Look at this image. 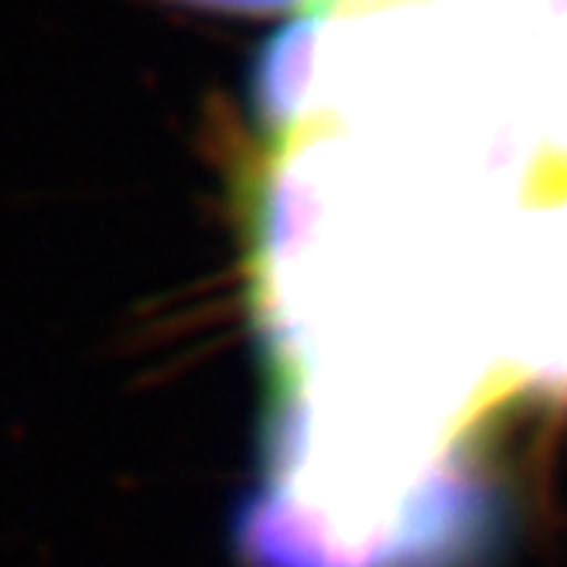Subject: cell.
Listing matches in <instances>:
<instances>
[{"mask_svg": "<svg viewBox=\"0 0 567 567\" xmlns=\"http://www.w3.org/2000/svg\"><path fill=\"white\" fill-rule=\"evenodd\" d=\"M188 4L198 8H216V11H254V14H267V11H305V8H318V11H332V0H188Z\"/></svg>", "mask_w": 567, "mask_h": 567, "instance_id": "obj_2", "label": "cell"}, {"mask_svg": "<svg viewBox=\"0 0 567 567\" xmlns=\"http://www.w3.org/2000/svg\"><path fill=\"white\" fill-rule=\"evenodd\" d=\"M547 154H550V168H557L554 175H567V52H564L557 93H554V116H550Z\"/></svg>", "mask_w": 567, "mask_h": 567, "instance_id": "obj_1", "label": "cell"}, {"mask_svg": "<svg viewBox=\"0 0 567 567\" xmlns=\"http://www.w3.org/2000/svg\"><path fill=\"white\" fill-rule=\"evenodd\" d=\"M564 4H567V0H564Z\"/></svg>", "mask_w": 567, "mask_h": 567, "instance_id": "obj_3", "label": "cell"}]
</instances>
